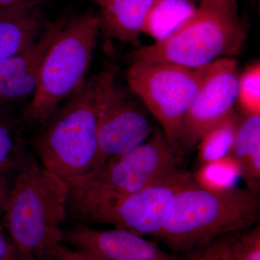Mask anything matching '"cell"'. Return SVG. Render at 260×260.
<instances>
[{
  "label": "cell",
  "instance_id": "6",
  "mask_svg": "<svg viewBox=\"0 0 260 260\" xmlns=\"http://www.w3.org/2000/svg\"><path fill=\"white\" fill-rule=\"evenodd\" d=\"M194 182L193 173L176 167L135 192L107 195L70 206L69 217L85 225L109 224L155 237L176 195Z\"/></svg>",
  "mask_w": 260,
  "mask_h": 260
},
{
  "label": "cell",
  "instance_id": "22",
  "mask_svg": "<svg viewBox=\"0 0 260 260\" xmlns=\"http://www.w3.org/2000/svg\"><path fill=\"white\" fill-rule=\"evenodd\" d=\"M236 260H260V226L257 224L242 233Z\"/></svg>",
  "mask_w": 260,
  "mask_h": 260
},
{
  "label": "cell",
  "instance_id": "16",
  "mask_svg": "<svg viewBox=\"0 0 260 260\" xmlns=\"http://www.w3.org/2000/svg\"><path fill=\"white\" fill-rule=\"evenodd\" d=\"M198 8L194 0H153L143 23L142 34L160 42L169 37Z\"/></svg>",
  "mask_w": 260,
  "mask_h": 260
},
{
  "label": "cell",
  "instance_id": "10",
  "mask_svg": "<svg viewBox=\"0 0 260 260\" xmlns=\"http://www.w3.org/2000/svg\"><path fill=\"white\" fill-rule=\"evenodd\" d=\"M239 76L233 57L220 58L208 65L181 127L178 143L181 155L196 148L209 130L235 112Z\"/></svg>",
  "mask_w": 260,
  "mask_h": 260
},
{
  "label": "cell",
  "instance_id": "9",
  "mask_svg": "<svg viewBox=\"0 0 260 260\" xmlns=\"http://www.w3.org/2000/svg\"><path fill=\"white\" fill-rule=\"evenodd\" d=\"M91 78L103 164L134 150L155 129L146 108L121 85L113 67H105Z\"/></svg>",
  "mask_w": 260,
  "mask_h": 260
},
{
  "label": "cell",
  "instance_id": "8",
  "mask_svg": "<svg viewBox=\"0 0 260 260\" xmlns=\"http://www.w3.org/2000/svg\"><path fill=\"white\" fill-rule=\"evenodd\" d=\"M208 66L192 68L132 61L126 70L128 88L158 121L166 138L178 150L183 122Z\"/></svg>",
  "mask_w": 260,
  "mask_h": 260
},
{
  "label": "cell",
  "instance_id": "7",
  "mask_svg": "<svg viewBox=\"0 0 260 260\" xmlns=\"http://www.w3.org/2000/svg\"><path fill=\"white\" fill-rule=\"evenodd\" d=\"M181 154L160 128L129 153L107 160L92 172L68 182V207L107 196L135 192L179 167Z\"/></svg>",
  "mask_w": 260,
  "mask_h": 260
},
{
  "label": "cell",
  "instance_id": "4",
  "mask_svg": "<svg viewBox=\"0 0 260 260\" xmlns=\"http://www.w3.org/2000/svg\"><path fill=\"white\" fill-rule=\"evenodd\" d=\"M39 127L32 141L35 156L67 182L102 165L92 78Z\"/></svg>",
  "mask_w": 260,
  "mask_h": 260
},
{
  "label": "cell",
  "instance_id": "18",
  "mask_svg": "<svg viewBox=\"0 0 260 260\" xmlns=\"http://www.w3.org/2000/svg\"><path fill=\"white\" fill-rule=\"evenodd\" d=\"M198 185L216 191L232 190L242 179V168L232 155L198 166L193 173Z\"/></svg>",
  "mask_w": 260,
  "mask_h": 260
},
{
  "label": "cell",
  "instance_id": "20",
  "mask_svg": "<svg viewBox=\"0 0 260 260\" xmlns=\"http://www.w3.org/2000/svg\"><path fill=\"white\" fill-rule=\"evenodd\" d=\"M243 116L260 115V64L256 61L239 74L237 102Z\"/></svg>",
  "mask_w": 260,
  "mask_h": 260
},
{
  "label": "cell",
  "instance_id": "2",
  "mask_svg": "<svg viewBox=\"0 0 260 260\" xmlns=\"http://www.w3.org/2000/svg\"><path fill=\"white\" fill-rule=\"evenodd\" d=\"M259 218L258 193L239 187L212 191L194 182L176 195L155 238L185 255L217 238L247 230Z\"/></svg>",
  "mask_w": 260,
  "mask_h": 260
},
{
  "label": "cell",
  "instance_id": "25",
  "mask_svg": "<svg viewBox=\"0 0 260 260\" xmlns=\"http://www.w3.org/2000/svg\"><path fill=\"white\" fill-rule=\"evenodd\" d=\"M48 0H0V10L19 8H39Z\"/></svg>",
  "mask_w": 260,
  "mask_h": 260
},
{
  "label": "cell",
  "instance_id": "26",
  "mask_svg": "<svg viewBox=\"0 0 260 260\" xmlns=\"http://www.w3.org/2000/svg\"><path fill=\"white\" fill-rule=\"evenodd\" d=\"M13 180V177H0V213H4Z\"/></svg>",
  "mask_w": 260,
  "mask_h": 260
},
{
  "label": "cell",
  "instance_id": "3",
  "mask_svg": "<svg viewBox=\"0 0 260 260\" xmlns=\"http://www.w3.org/2000/svg\"><path fill=\"white\" fill-rule=\"evenodd\" d=\"M246 34L237 0H200L194 13L171 35L135 49L131 61L203 68L240 54Z\"/></svg>",
  "mask_w": 260,
  "mask_h": 260
},
{
  "label": "cell",
  "instance_id": "19",
  "mask_svg": "<svg viewBox=\"0 0 260 260\" xmlns=\"http://www.w3.org/2000/svg\"><path fill=\"white\" fill-rule=\"evenodd\" d=\"M259 149L260 115L242 116L238 124L231 155L242 168L251 154Z\"/></svg>",
  "mask_w": 260,
  "mask_h": 260
},
{
  "label": "cell",
  "instance_id": "17",
  "mask_svg": "<svg viewBox=\"0 0 260 260\" xmlns=\"http://www.w3.org/2000/svg\"><path fill=\"white\" fill-rule=\"evenodd\" d=\"M241 117L233 112L203 136L197 146L198 166L231 155Z\"/></svg>",
  "mask_w": 260,
  "mask_h": 260
},
{
  "label": "cell",
  "instance_id": "1",
  "mask_svg": "<svg viewBox=\"0 0 260 260\" xmlns=\"http://www.w3.org/2000/svg\"><path fill=\"white\" fill-rule=\"evenodd\" d=\"M69 184L32 155L13 177L3 225L19 254L29 260H53L64 243L69 216Z\"/></svg>",
  "mask_w": 260,
  "mask_h": 260
},
{
  "label": "cell",
  "instance_id": "5",
  "mask_svg": "<svg viewBox=\"0 0 260 260\" xmlns=\"http://www.w3.org/2000/svg\"><path fill=\"white\" fill-rule=\"evenodd\" d=\"M96 13L68 16L44 56L37 91L24 107V124L40 126L85 83L98 37Z\"/></svg>",
  "mask_w": 260,
  "mask_h": 260
},
{
  "label": "cell",
  "instance_id": "23",
  "mask_svg": "<svg viewBox=\"0 0 260 260\" xmlns=\"http://www.w3.org/2000/svg\"><path fill=\"white\" fill-rule=\"evenodd\" d=\"M53 260H103L101 258L85 252V251L71 249L64 244L58 246L54 252Z\"/></svg>",
  "mask_w": 260,
  "mask_h": 260
},
{
  "label": "cell",
  "instance_id": "12",
  "mask_svg": "<svg viewBox=\"0 0 260 260\" xmlns=\"http://www.w3.org/2000/svg\"><path fill=\"white\" fill-rule=\"evenodd\" d=\"M68 17H58L48 24L35 44L0 64V107L12 109L25 101L28 104L37 91L44 56Z\"/></svg>",
  "mask_w": 260,
  "mask_h": 260
},
{
  "label": "cell",
  "instance_id": "24",
  "mask_svg": "<svg viewBox=\"0 0 260 260\" xmlns=\"http://www.w3.org/2000/svg\"><path fill=\"white\" fill-rule=\"evenodd\" d=\"M3 215L0 213V260H8L19 255V253L3 225Z\"/></svg>",
  "mask_w": 260,
  "mask_h": 260
},
{
  "label": "cell",
  "instance_id": "13",
  "mask_svg": "<svg viewBox=\"0 0 260 260\" xmlns=\"http://www.w3.org/2000/svg\"><path fill=\"white\" fill-rule=\"evenodd\" d=\"M99 7L96 13L100 32L107 39L143 47L140 35L145 17L153 0H93Z\"/></svg>",
  "mask_w": 260,
  "mask_h": 260
},
{
  "label": "cell",
  "instance_id": "27",
  "mask_svg": "<svg viewBox=\"0 0 260 260\" xmlns=\"http://www.w3.org/2000/svg\"><path fill=\"white\" fill-rule=\"evenodd\" d=\"M8 260H29L26 259V258H24L23 256H20V254L19 255L15 256V257L13 258V259H10Z\"/></svg>",
  "mask_w": 260,
  "mask_h": 260
},
{
  "label": "cell",
  "instance_id": "11",
  "mask_svg": "<svg viewBox=\"0 0 260 260\" xmlns=\"http://www.w3.org/2000/svg\"><path fill=\"white\" fill-rule=\"evenodd\" d=\"M64 242L103 260H181L180 256L125 229H98L78 223L64 230Z\"/></svg>",
  "mask_w": 260,
  "mask_h": 260
},
{
  "label": "cell",
  "instance_id": "21",
  "mask_svg": "<svg viewBox=\"0 0 260 260\" xmlns=\"http://www.w3.org/2000/svg\"><path fill=\"white\" fill-rule=\"evenodd\" d=\"M244 232L232 233L217 238L183 255L184 257L181 260H236L241 236Z\"/></svg>",
  "mask_w": 260,
  "mask_h": 260
},
{
  "label": "cell",
  "instance_id": "14",
  "mask_svg": "<svg viewBox=\"0 0 260 260\" xmlns=\"http://www.w3.org/2000/svg\"><path fill=\"white\" fill-rule=\"evenodd\" d=\"M39 8L0 10V64L28 49L45 30Z\"/></svg>",
  "mask_w": 260,
  "mask_h": 260
},
{
  "label": "cell",
  "instance_id": "15",
  "mask_svg": "<svg viewBox=\"0 0 260 260\" xmlns=\"http://www.w3.org/2000/svg\"><path fill=\"white\" fill-rule=\"evenodd\" d=\"M23 125L21 116L0 107V177H14L32 155L23 138Z\"/></svg>",
  "mask_w": 260,
  "mask_h": 260
}]
</instances>
